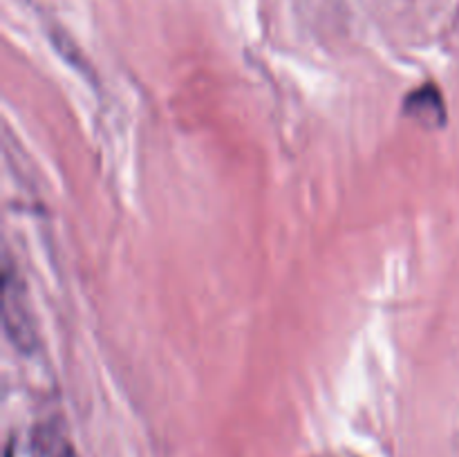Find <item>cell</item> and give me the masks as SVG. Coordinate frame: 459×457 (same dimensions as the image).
Instances as JSON below:
<instances>
[{
  "mask_svg": "<svg viewBox=\"0 0 459 457\" xmlns=\"http://www.w3.org/2000/svg\"><path fill=\"white\" fill-rule=\"evenodd\" d=\"M7 457H72V448L56 428L36 426L22 437H13Z\"/></svg>",
  "mask_w": 459,
  "mask_h": 457,
  "instance_id": "obj_1",
  "label": "cell"
}]
</instances>
